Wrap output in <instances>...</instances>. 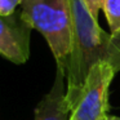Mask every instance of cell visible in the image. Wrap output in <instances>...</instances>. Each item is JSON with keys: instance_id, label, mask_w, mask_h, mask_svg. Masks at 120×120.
Segmentation results:
<instances>
[{"instance_id": "cell-7", "label": "cell", "mask_w": 120, "mask_h": 120, "mask_svg": "<svg viewBox=\"0 0 120 120\" xmlns=\"http://www.w3.org/2000/svg\"><path fill=\"white\" fill-rule=\"evenodd\" d=\"M22 4V0H0V16L8 17L16 13L18 5Z\"/></svg>"}, {"instance_id": "cell-6", "label": "cell", "mask_w": 120, "mask_h": 120, "mask_svg": "<svg viewBox=\"0 0 120 120\" xmlns=\"http://www.w3.org/2000/svg\"><path fill=\"white\" fill-rule=\"evenodd\" d=\"M103 12L111 34H120V0H105Z\"/></svg>"}, {"instance_id": "cell-9", "label": "cell", "mask_w": 120, "mask_h": 120, "mask_svg": "<svg viewBox=\"0 0 120 120\" xmlns=\"http://www.w3.org/2000/svg\"><path fill=\"white\" fill-rule=\"evenodd\" d=\"M106 120H120L119 116H112V115H109V116L106 117Z\"/></svg>"}, {"instance_id": "cell-4", "label": "cell", "mask_w": 120, "mask_h": 120, "mask_svg": "<svg viewBox=\"0 0 120 120\" xmlns=\"http://www.w3.org/2000/svg\"><path fill=\"white\" fill-rule=\"evenodd\" d=\"M32 30L21 11L8 17L0 16V56L16 65L26 63L30 57Z\"/></svg>"}, {"instance_id": "cell-2", "label": "cell", "mask_w": 120, "mask_h": 120, "mask_svg": "<svg viewBox=\"0 0 120 120\" xmlns=\"http://www.w3.org/2000/svg\"><path fill=\"white\" fill-rule=\"evenodd\" d=\"M21 14L48 43L56 65L65 71L74 48L71 0H22Z\"/></svg>"}, {"instance_id": "cell-8", "label": "cell", "mask_w": 120, "mask_h": 120, "mask_svg": "<svg viewBox=\"0 0 120 120\" xmlns=\"http://www.w3.org/2000/svg\"><path fill=\"white\" fill-rule=\"evenodd\" d=\"M86 4V7L89 8L90 13L93 14V17H96L98 19V13L101 9H103L105 0H84Z\"/></svg>"}, {"instance_id": "cell-1", "label": "cell", "mask_w": 120, "mask_h": 120, "mask_svg": "<svg viewBox=\"0 0 120 120\" xmlns=\"http://www.w3.org/2000/svg\"><path fill=\"white\" fill-rule=\"evenodd\" d=\"M74 13V48L65 68L66 96L71 106L85 83L92 66L107 62L120 71V34H107L84 0H71Z\"/></svg>"}, {"instance_id": "cell-5", "label": "cell", "mask_w": 120, "mask_h": 120, "mask_svg": "<svg viewBox=\"0 0 120 120\" xmlns=\"http://www.w3.org/2000/svg\"><path fill=\"white\" fill-rule=\"evenodd\" d=\"M70 114L71 110L66 96V75L65 71L57 66L54 83L36 105L34 120H68Z\"/></svg>"}, {"instance_id": "cell-3", "label": "cell", "mask_w": 120, "mask_h": 120, "mask_svg": "<svg viewBox=\"0 0 120 120\" xmlns=\"http://www.w3.org/2000/svg\"><path fill=\"white\" fill-rule=\"evenodd\" d=\"M115 68L107 62L92 66L78 97L71 103L68 120H106L109 116V92Z\"/></svg>"}]
</instances>
